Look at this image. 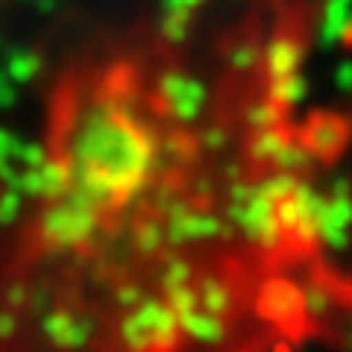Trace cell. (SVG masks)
Returning a JSON list of instances; mask_svg holds the SVG:
<instances>
[{
  "mask_svg": "<svg viewBox=\"0 0 352 352\" xmlns=\"http://www.w3.org/2000/svg\"><path fill=\"white\" fill-rule=\"evenodd\" d=\"M276 352H285V349H276Z\"/></svg>",
  "mask_w": 352,
  "mask_h": 352,
  "instance_id": "cell-1",
  "label": "cell"
}]
</instances>
